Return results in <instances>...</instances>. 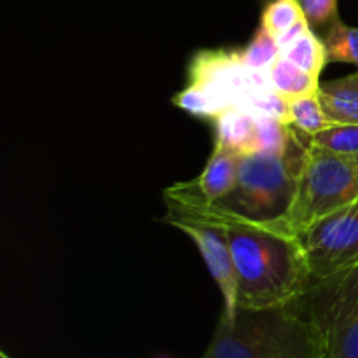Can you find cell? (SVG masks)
I'll use <instances>...</instances> for the list:
<instances>
[{"instance_id": "cell-11", "label": "cell", "mask_w": 358, "mask_h": 358, "mask_svg": "<svg viewBox=\"0 0 358 358\" xmlns=\"http://www.w3.org/2000/svg\"><path fill=\"white\" fill-rule=\"evenodd\" d=\"M318 98L332 122L358 124V72L322 84Z\"/></svg>"}, {"instance_id": "cell-15", "label": "cell", "mask_w": 358, "mask_h": 358, "mask_svg": "<svg viewBox=\"0 0 358 358\" xmlns=\"http://www.w3.org/2000/svg\"><path fill=\"white\" fill-rule=\"evenodd\" d=\"M287 124L306 135H315L331 128L334 122L325 114L318 93L287 100Z\"/></svg>"}, {"instance_id": "cell-2", "label": "cell", "mask_w": 358, "mask_h": 358, "mask_svg": "<svg viewBox=\"0 0 358 358\" xmlns=\"http://www.w3.org/2000/svg\"><path fill=\"white\" fill-rule=\"evenodd\" d=\"M222 226L233 254L238 310L287 306L313 285L310 262L297 236L248 220Z\"/></svg>"}, {"instance_id": "cell-4", "label": "cell", "mask_w": 358, "mask_h": 358, "mask_svg": "<svg viewBox=\"0 0 358 358\" xmlns=\"http://www.w3.org/2000/svg\"><path fill=\"white\" fill-rule=\"evenodd\" d=\"M358 199V154H332L308 147L296 198L278 229L299 236L313 224Z\"/></svg>"}, {"instance_id": "cell-1", "label": "cell", "mask_w": 358, "mask_h": 358, "mask_svg": "<svg viewBox=\"0 0 358 358\" xmlns=\"http://www.w3.org/2000/svg\"><path fill=\"white\" fill-rule=\"evenodd\" d=\"M308 147L310 135L292 128V140L285 154L255 152L241 156L236 185L226 198L215 203L164 192L166 220H196L220 226L233 220H248L278 226L296 198Z\"/></svg>"}, {"instance_id": "cell-6", "label": "cell", "mask_w": 358, "mask_h": 358, "mask_svg": "<svg viewBox=\"0 0 358 358\" xmlns=\"http://www.w3.org/2000/svg\"><path fill=\"white\" fill-rule=\"evenodd\" d=\"M189 84L206 91L224 110L247 105L255 94L273 87L269 73L252 70L241 49L198 51L189 65Z\"/></svg>"}, {"instance_id": "cell-12", "label": "cell", "mask_w": 358, "mask_h": 358, "mask_svg": "<svg viewBox=\"0 0 358 358\" xmlns=\"http://www.w3.org/2000/svg\"><path fill=\"white\" fill-rule=\"evenodd\" d=\"M280 55L285 56L294 65L315 77H320L325 65L329 63L324 38L318 37L310 24L303 27L292 37L287 38L280 45Z\"/></svg>"}, {"instance_id": "cell-16", "label": "cell", "mask_w": 358, "mask_h": 358, "mask_svg": "<svg viewBox=\"0 0 358 358\" xmlns=\"http://www.w3.org/2000/svg\"><path fill=\"white\" fill-rule=\"evenodd\" d=\"M325 48H327L329 63L341 62L358 66V28L348 27L341 20L325 28Z\"/></svg>"}, {"instance_id": "cell-18", "label": "cell", "mask_w": 358, "mask_h": 358, "mask_svg": "<svg viewBox=\"0 0 358 358\" xmlns=\"http://www.w3.org/2000/svg\"><path fill=\"white\" fill-rule=\"evenodd\" d=\"M241 55H243L245 63L252 70L269 73V69L280 56V45L273 35H269L264 28L259 27L252 41L241 49Z\"/></svg>"}, {"instance_id": "cell-10", "label": "cell", "mask_w": 358, "mask_h": 358, "mask_svg": "<svg viewBox=\"0 0 358 358\" xmlns=\"http://www.w3.org/2000/svg\"><path fill=\"white\" fill-rule=\"evenodd\" d=\"M215 121V143L227 147L238 156L259 152L257 114L245 105L224 110Z\"/></svg>"}, {"instance_id": "cell-17", "label": "cell", "mask_w": 358, "mask_h": 358, "mask_svg": "<svg viewBox=\"0 0 358 358\" xmlns=\"http://www.w3.org/2000/svg\"><path fill=\"white\" fill-rule=\"evenodd\" d=\"M310 145L332 154H358V124L334 122L331 128L310 135Z\"/></svg>"}, {"instance_id": "cell-8", "label": "cell", "mask_w": 358, "mask_h": 358, "mask_svg": "<svg viewBox=\"0 0 358 358\" xmlns=\"http://www.w3.org/2000/svg\"><path fill=\"white\" fill-rule=\"evenodd\" d=\"M170 226L191 238L198 247L210 275L219 285L224 299V317L233 318L236 315V276H234L233 254H231L227 229L220 224L196 222V220H166Z\"/></svg>"}, {"instance_id": "cell-23", "label": "cell", "mask_w": 358, "mask_h": 358, "mask_svg": "<svg viewBox=\"0 0 358 358\" xmlns=\"http://www.w3.org/2000/svg\"><path fill=\"white\" fill-rule=\"evenodd\" d=\"M261 2H268V0H261Z\"/></svg>"}, {"instance_id": "cell-13", "label": "cell", "mask_w": 358, "mask_h": 358, "mask_svg": "<svg viewBox=\"0 0 358 358\" xmlns=\"http://www.w3.org/2000/svg\"><path fill=\"white\" fill-rule=\"evenodd\" d=\"M269 80H271L273 90L282 94L285 100L315 94L322 86L320 77L304 72L282 55L275 59L269 69Z\"/></svg>"}, {"instance_id": "cell-19", "label": "cell", "mask_w": 358, "mask_h": 358, "mask_svg": "<svg viewBox=\"0 0 358 358\" xmlns=\"http://www.w3.org/2000/svg\"><path fill=\"white\" fill-rule=\"evenodd\" d=\"M171 103L199 119H217L224 112V108L206 91L194 84H187L184 90L175 93Z\"/></svg>"}, {"instance_id": "cell-5", "label": "cell", "mask_w": 358, "mask_h": 358, "mask_svg": "<svg viewBox=\"0 0 358 358\" xmlns=\"http://www.w3.org/2000/svg\"><path fill=\"white\" fill-rule=\"evenodd\" d=\"M299 306L317 358H358V261L313 282L299 297Z\"/></svg>"}, {"instance_id": "cell-22", "label": "cell", "mask_w": 358, "mask_h": 358, "mask_svg": "<svg viewBox=\"0 0 358 358\" xmlns=\"http://www.w3.org/2000/svg\"><path fill=\"white\" fill-rule=\"evenodd\" d=\"M0 358H10L6 352H0Z\"/></svg>"}, {"instance_id": "cell-14", "label": "cell", "mask_w": 358, "mask_h": 358, "mask_svg": "<svg viewBox=\"0 0 358 358\" xmlns=\"http://www.w3.org/2000/svg\"><path fill=\"white\" fill-rule=\"evenodd\" d=\"M310 23L299 0H268L261 14V24L276 42L301 27Z\"/></svg>"}, {"instance_id": "cell-21", "label": "cell", "mask_w": 358, "mask_h": 358, "mask_svg": "<svg viewBox=\"0 0 358 358\" xmlns=\"http://www.w3.org/2000/svg\"><path fill=\"white\" fill-rule=\"evenodd\" d=\"M299 3L303 6L304 14L313 30H322V28L325 30L339 17V0H299Z\"/></svg>"}, {"instance_id": "cell-7", "label": "cell", "mask_w": 358, "mask_h": 358, "mask_svg": "<svg viewBox=\"0 0 358 358\" xmlns=\"http://www.w3.org/2000/svg\"><path fill=\"white\" fill-rule=\"evenodd\" d=\"M313 282L324 280L358 261V199L324 217L301 233Z\"/></svg>"}, {"instance_id": "cell-3", "label": "cell", "mask_w": 358, "mask_h": 358, "mask_svg": "<svg viewBox=\"0 0 358 358\" xmlns=\"http://www.w3.org/2000/svg\"><path fill=\"white\" fill-rule=\"evenodd\" d=\"M203 358H317L299 299L269 310H238L220 317Z\"/></svg>"}, {"instance_id": "cell-9", "label": "cell", "mask_w": 358, "mask_h": 358, "mask_svg": "<svg viewBox=\"0 0 358 358\" xmlns=\"http://www.w3.org/2000/svg\"><path fill=\"white\" fill-rule=\"evenodd\" d=\"M240 159L241 156H238L236 152L213 142L212 156L206 161V166L203 168L201 175L194 180L178 182L164 192L205 203L219 201V199L226 198L236 185Z\"/></svg>"}, {"instance_id": "cell-20", "label": "cell", "mask_w": 358, "mask_h": 358, "mask_svg": "<svg viewBox=\"0 0 358 358\" xmlns=\"http://www.w3.org/2000/svg\"><path fill=\"white\" fill-rule=\"evenodd\" d=\"M259 152L285 154L292 140V128L282 119L257 114Z\"/></svg>"}]
</instances>
